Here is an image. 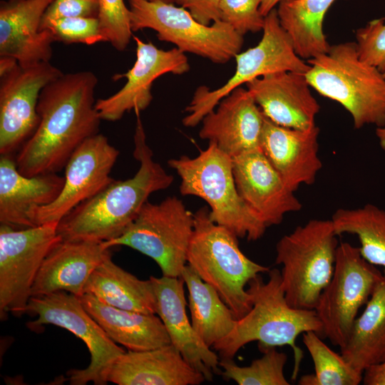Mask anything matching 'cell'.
Wrapping results in <instances>:
<instances>
[{
    "label": "cell",
    "instance_id": "1",
    "mask_svg": "<svg viewBox=\"0 0 385 385\" xmlns=\"http://www.w3.org/2000/svg\"><path fill=\"white\" fill-rule=\"evenodd\" d=\"M97 84L93 72L81 71L63 73L42 89L38 125L16 157L20 173L28 177L58 173L86 140L99 133Z\"/></svg>",
    "mask_w": 385,
    "mask_h": 385
},
{
    "label": "cell",
    "instance_id": "2",
    "mask_svg": "<svg viewBox=\"0 0 385 385\" xmlns=\"http://www.w3.org/2000/svg\"><path fill=\"white\" fill-rule=\"evenodd\" d=\"M137 116L133 151L140 163L137 173L127 180H113L66 215L57 226L63 240L107 242L120 237L148 197L173 183V177L153 160L139 114Z\"/></svg>",
    "mask_w": 385,
    "mask_h": 385
},
{
    "label": "cell",
    "instance_id": "3",
    "mask_svg": "<svg viewBox=\"0 0 385 385\" xmlns=\"http://www.w3.org/2000/svg\"><path fill=\"white\" fill-rule=\"evenodd\" d=\"M267 273L266 282L260 274L250 281L247 290L252 308L236 320L232 332L212 349L221 358L233 359L242 347L252 342H257L260 350L289 346L294 355V377L303 356L296 344L297 337L309 331L322 337L323 326L314 309H296L288 304L280 271L270 269Z\"/></svg>",
    "mask_w": 385,
    "mask_h": 385
},
{
    "label": "cell",
    "instance_id": "4",
    "mask_svg": "<svg viewBox=\"0 0 385 385\" xmlns=\"http://www.w3.org/2000/svg\"><path fill=\"white\" fill-rule=\"evenodd\" d=\"M312 88L338 102L351 115L354 127L385 126V77L361 60L355 42L330 45L326 53L307 60Z\"/></svg>",
    "mask_w": 385,
    "mask_h": 385
},
{
    "label": "cell",
    "instance_id": "5",
    "mask_svg": "<svg viewBox=\"0 0 385 385\" xmlns=\"http://www.w3.org/2000/svg\"><path fill=\"white\" fill-rule=\"evenodd\" d=\"M187 263L217 291L237 319L252 308L246 285L270 270L248 258L240 249L238 237L215 223L206 206L194 213V229L187 252Z\"/></svg>",
    "mask_w": 385,
    "mask_h": 385
},
{
    "label": "cell",
    "instance_id": "6",
    "mask_svg": "<svg viewBox=\"0 0 385 385\" xmlns=\"http://www.w3.org/2000/svg\"><path fill=\"white\" fill-rule=\"evenodd\" d=\"M168 163L180 178V193L204 200L215 223L248 241L263 237L267 227L240 195L232 158L215 143L209 142L207 148L195 158L182 155Z\"/></svg>",
    "mask_w": 385,
    "mask_h": 385
},
{
    "label": "cell",
    "instance_id": "7",
    "mask_svg": "<svg viewBox=\"0 0 385 385\" xmlns=\"http://www.w3.org/2000/svg\"><path fill=\"white\" fill-rule=\"evenodd\" d=\"M337 236L331 219H313L277 242L275 263L282 266V287L293 308L315 309L333 275Z\"/></svg>",
    "mask_w": 385,
    "mask_h": 385
},
{
    "label": "cell",
    "instance_id": "8",
    "mask_svg": "<svg viewBox=\"0 0 385 385\" xmlns=\"http://www.w3.org/2000/svg\"><path fill=\"white\" fill-rule=\"evenodd\" d=\"M133 32L150 29L159 40L173 43L213 63H225L239 53L244 36L219 20L204 25L185 9L162 1L128 0Z\"/></svg>",
    "mask_w": 385,
    "mask_h": 385
},
{
    "label": "cell",
    "instance_id": "9",
    "mask_svg": "<svg viewBox=\"0 0 385 385\" xmlns=\"http://www.w3.org/2000/svg\"><path fill=\"white\" fill-rule=\"evenodd\" d=\"M193 229L194 214L171 196L159 203L148 200L120 237L103 244L130 247L153 259L163 276L180 277Z\"/></svg>",
    "mask_w": 385,
    "mask_h": 385
},
{
    "label": "cell",
    "instance_id": "10",
    "mask_svg": "<svg viewBox=\"0 0 385 385\" xmlns=\"http://www.w3.org/2000/svg\"><path fill=\"white\" fill-rule=\"evenodd\" d=\"M262 31V37L255 46L235 56V71L225 84L215 90L205 86L196 89L185 108V126L197 125L223 98L255 78L282 71L305 73L309 69V65L297 54L288 34L281 26L277 9L265 17Z\"/></svg>",
    "mask_w": 385,
    "mask_h": 385
},
{
    "label": "cell",
    "instance_id": "11",
    "mask_svg": "<svg viewBox=\"0 0 385 385\" xmlns=\"http://www.w3.org/2000/svg\"><path fill=\"white\" fill-rule=\"evenodd\" d=\"M25 314L37 317L28 323L33 329L46 324H53L71 332L87 346L91 362L83 369L68 372L72 385H85L93 382L105 385L115 361L125 351L113 342L88 314L79 298L64 291L44 295L32 296Z\"/></svg>",
    "mask_w": 385,
    "mask_h": 385
},
{
    "label": "cell",
    "instance_id": "12",
    "mask_svg": "<svg viewBox=\"0 0 385 385\" xmlns=\"http://www.w3.org/2000/svg\"><path fill=\"white\" fill-rule=\"evenodd\" d=\"M383 274L349 242L338 245L332 279L314 309L324 337L339 348L346 341L359 309L371 296Z\"/></svg>",
    "mask_w": 385,
    "mask_h": 385
},
{
    "label": "cell",
    "instance_id": "13",
    "mask_svg": "<svg viewBox=\"0 0 385 385\" xmlns=\"http://www.w3.org/2000/svg\"><path fill=\"white\" fill-rule=\"evenodd\" d=\"M58 223L15 229L0 225V316L25 314L38 270L49 251L62 240Z\"/></svg>",
    "mask_w": 385,
    "mask_h": 385
},
{
    "label": "cell",
    "instance_id": "14",
    "mask_svg": "<svg viewBox=\"0 0 385 385\" xmlns=\"http://www.w3.org/2000/svg\"><path fill=\"white\" fill-rule=\"evenodd\" d=\"M63 73L48 62L21 66L0 76V154L12 155L36 130L42 89Z\"/></svg>",
    "mask_w": 385,
    "mask_h": 385
},
{
    "label": "cell",
    "instance_id": "15",
    "mask_svg": "<svg viewBox=\"0 0 385 385\" xmlns=\"http://www.w3.org/2000/svg\"><path fill=\"white\" fill-rule=\"evenodd\" d=\"M119 153L103 134L86 140L64 168V184L58 196L34 211V225L58 224L76 207L104 189L114 180L110 174Z\"/></svg>",
    "mask_w": 385,
    "mask_h": 385
},
{
    "label": "cell",
    "instance_id": "16",
    "mask_svg": "<svg viewBox=\"0 0 385 385\" xmlns=\"http://www.w3.org/2000/svg\"><path fill=\"white\" fill-rule=\"evenodd\" d=\"M133 39L136 43L133 66L127 72L113 76L115 81L126 78L125 83L112 96L96 101L101 120L116 121L131 111L140 114L153 101L152 86L158 78L168 73L180 75L190 70L188 57L178 48L165 51L137 36Z\"/></svg>",
    "mask_w": 385,
    "mask_h": 385
},
{
    "label": "cell",
    "instance_id": "17",
    "mask_svg": "<svg viewBox=\"0 0 385 385\" xmlns=\"http://www.w3.org/2000/svg\"><path fill=\"white\" fill-rule=\"evenodd\" d=\"M232 160L237 191L267 227L280 224L284 215L301 210L302 204L269 162L261 149Z\"/></svg>",
    "mask_w": 385,
    "mask_h": 385
},
{
    "label": "cell",
    "instance_id": "18",
    "mask_svg": "<svg viewBox=\"0 0 385 385\" xmlns=\"http://www.w3.org/2000/svg\"><path fill=\"white\" fill-rule=\"evenodd\" d=\"M202 120L199 136L232 158L260 148L265 115L247 88L238 87Z\"/></svg>",
    "mask_w": 385,
    "mask_h": 385
},
{
    "label": "cell",
    "instance_id": "19",
    "mask_svg": "<svg viewBox=\"0 0 385 385\" xmlns=\"http://www.w3.org/2000/svg\"><path fill=\"white\" fill-rule=\"evenodd\" d=\"M245 85L263 114L274 123L296 129L316 125L320 106L311 92L304 73H274Z\"/></svg>",
    "mask_w": 385,
    "mask_h": 385
},
{
    "label": "cell",
    "instance_id": "20",
    "mask_svg": "<svg viewBox=\"0 0 385 385\" xmlns=\"http://www.w3.org/2000/svg\"><path fill=\"white\" fill-rule=\"evenodd\" d=\"M319 128L296 129L277 125L265 115L260 149L284 183L294 192L312 185L322 168Z\"/></svg>",
    "mask_w": 385,
    "mask_h": 385
},
{
    "label": "cell",
    "instance_id": "21",
    "mask_svg": "<svg viewBox=\"0 0 385 385\" xmlns=\"http://www.w3.org/2000/svg\"><path fill=\"white\" fill-rule=\"evenodd\" d=\"M155 292L156 314L163 322L170 343L185 361L206 381L220 374L219 358L200 338L186 313L184 279L182 277H150Z\"/></svg>",
    "mask_w": 385,
    "mask_h": 385
},
{
    "label": "cell",
    "instance_id": "22",
    "mask_svg": "<svg viewBox=\"0 0 385 385\" xmlns=\"http://www.w3.org/2000/svg\"><path fill=\"white\" fill-rule=\"evenodd\" d=\"M53 0H7L0 4V56L16 58L21 66L50 61L55 41L40 30L43 16Z\"/></svg>",
    "mask_w": 385,
    "mask_h": 385
},
{
    "label": "cell",
    "instance_id": "23",
    "mask_svg": "<svg viewBox=\"0 0 385 385\" xmlns=\"http://www.w3.org/2000/svg\"><path fill=\"white\" fill-rule=\"evenodd\" d=\"M110 249L103 242L61 240L45 257L35 279L31 297L58 291L81 297L92 272L111 254Z\"/></svg>",
    "mask_w": 385,
    "mask_h": 385
},
{
    "label": "cell",
    "instance_id": "24",
    "mask_svg": "<svg viewBox=\"0 0 385 385\" xmlns=\"http://www.w3.org/2000/svg\"><path fill=\"white\" fill-rule=\"evenodd\" d=\"M64 176L57 173L25 176L12 155L0 157V224L15 229L35 227L32 214L60 194Z\"/></svg>",
    "mask_w": 385,
    "mask_h": 385
},
{
    "label": "cell",
    "instance_id": "25",
    "mask_svg": "<svg viewBox=\"0 0 385 385\" xmlns=\"http://www.w3.org/2000/svg\"><path fill=\"white\" fill-rule=\"evenodd\" d=\"M205 381L172 344L124 352L107 377L108 382L118 385H198Z\"/></svg>",
    "mask_w": 385,
    "mask_h": 385
},
{
    "label": "cell",
    "instance_id": "26",
    "mask_svg": "<svg viewBox=\"0 0 385 385\" xmlns=\"http://www.w3.org/2000/svg\"><path fill=\"white\" fill-rule=\"evenodd\" d=\"M78 298L108 336L128 350H148L171 344L163 322L155 314L117 308L89 294Z\"/></svg>",
    "mask_w": 385,
    "mask_h": 385
},
{
    "label": "cell",
    "instance_id": "27",
    "mask_svg": "<svg viewBox=\"0 0 385 385\" xmlns=\"http://www.w3.org/2000/svg\"><path fill=\"white\" fill-rule=\"evenodd\" d=\"M123 309L155 314L157 302L151 280H141L125 271L108 255L94 270L84 287V293Z\"/></svg>",
    "mask_w": 385,
    "mask_h": 385
},
{
    "label": "cell",
    "instance_id": "28",
    "mask_svg": "<svg viewBox=\"0 0 385 385\" xmlns=\"http://www.w3.org/2000/svg\"><path fill=\"white\" fill-rule=\"evenodd\" d=\"M343 357L358 371L385 361V278L376 284L340 347Z\"/></svg>",
    "mask_w": 385,
    "mask_h": 385
},
{
    "label": "cell",
    "instance_id": "29",
    "mask_svg": "<svg viewBox=\"0 0 385 385\" xmlns=\"http://www.w3.org/2000/svg\"><path fill=\"white\" fill-rule=\"evenodd\" d=\"M180 277L188 290L192 327L204 343L212 348L232 332L237 319L217 291L190 265L185 266Z\"/></svg>",
    "mask_w": 385,
    "mask_h": 385
},
{
    "label": "cell",
    "instance_id": "30",
    "mask_svg": "<svg viewBox=\"0 0 385 385\" xmlns=\"http://www.w3.org/2000/svg\"><path fill=\"white\" fill-rule=\"evenodd\" d=\"M336 0H282L277 4L279 23L297 54L309 59L326 53L329 44L323 30L324 16Z\"/></svg>",
    "mask_w": 385,
    "mask_h": 385
},
{
    "label": "cell",
    "instance_id": "31",
    "mask_svg": "<svg viewBox=\"0 0 385 385\" xmlns=\"http://www.w3.org/2000/svg\"><path fill=\"white\" fill-rule=\"evenodd\" d=\"M331 220L337 235L351 234L358 237L361 257L383 268L385 278V210L373 204L356 208H340Z\"/></svg>",
    "mask_w": 385,
    "mask_h": 385
},
{
    "label": "cell",
    "instance_id": "32",
    "mask_svg": "<svg viewBox=\"0 0 385 385\" xmlns=\"http://www.w3.org/2000/svg\"><path fill=\"white\" fill-rule=\"evenodd\" d=\"M302 342L309 351L314 372L301 376L299 385H359L363 373L356 370L340 354L329 348L313 331L302 334Z\"/></svg>",
    "mask_w": 385,
    "mask_h": 385
},
{
    "label": "cell",
    "instance_id": "33",
    "mask_svg": "<svg viewBox=\"0 0 385 385\" xmlns=\"http://www.w3.org/2000/svg\"><path fill=\"white\" fill-rule=\"evenodd\" d=\"M260 351L262 356L246 366L237 365L233 359L221 358L220 374L225 379L232 380L238 385H289L284 373L287 354L278 351L276 347Z\"/></svg>",
    "mask_w": 385,
    "mask_h": 385
},
{
    "label": "cell",
    "instance_id": "34",
    "mask_svg": "<svg viewBox=\"0 0 385 385\" xmlns=\"http://www.w3.org/2000/svg\"><path fill=\"white\" fill-rule=\"evenodd\" d=\"M98 19L103 36L115 49L124 51L133 37L129 8L123 0H98Z\"/></svg>",
    "mask_w": 385,
    "mask_h": 385
},
{
    "label": "cell",
    "instance_id": "35",
    "mask_svg": "<svg viewBox=\"0 0 385 385\" xmlns=\"http://www.w3.org/2000/svg\"><path fill=\"white\" fill-rule=\"evenodd\" d=\"M49 30L55 41L65 44L93 45L106 42L96 17L63 18L41 21L40 30Z\"/></svg>",
    "mask_w": 385,
    "mask_h": 385
},
{
    "label": "cell",
    "instance_id": "36",
    "mask_svg": "<svg viewBox=\"0 0 385 385\" xmlns=\"http://www.w3.org/2000/svg\"><path fill=\"white\" fill-rule=\"evenodd\" d=\"M261 0H221L220 20L244 36L262 31L265 17L260 11Z\"/></svg>",
    "mask_w": 385,
    "mask_h": 385
},
{
    "label": "cell",
    "instance_id": "37",
    "mask_svg": "<svg viewBox=\"0 0 385 385\" xmlns=\"http://www.w3.org/2000/svg\"><path fill=\"white\" fill-rule=\"evenodd\" d=\"M355 43L361 60L382 73L385 69V17L358 29Z\"/></svg>",
    "mask_w": 385,
    "mask_h": 385
},
{
    "label": "cell",
    "instance_id": "38",
    "mask_svg": "<svg viewBox=\"0 0 385 385\" xmlns=\"http://www.w3.org/2000/svg\"><path fill=\"white\" fill-rule=\"evenodd\" d=\"M98 0H53L46 10L41 21L63 18H98Z\"/></svg>",
    "mask_w": 385,
    "mask_h": 385
},
{
    "label": "cell",
    "instance_id": "39",
    "mask_svg": "<svg viewBox=\"0 0 385 385\" xmlns=\"http://www.w3.org/2000/svg\"><path fill=\"white\" fill-rule=\"evenodd\" d=\"M221 0H175V4L188 10L194 19L204 25L220 20Z\"/></svg>",
    "mask_w": 385,
    "mask_h": 385
},
{
    "label": "cell",
    "instance_id": "40",
    "mask_svg": "<svg viewBox=\"0 0 385 385\" xmlns=\"http://www.w3.org/2000/svg\"><path fill=\"white\" fill-rule=\"evenodd\" d=\"M362 382L364 385H385V361L366 369Z\"/></svg>",
    "mask_w": 385,
    "mask_h": 385
},
{
    "label": "cell",
    "instance_id": "41",
    "mask_svg": "<svg viewBox=\"0 0 385 385\" xmlns=\"http://www.w3.org/2000/svg\"><path fill=\"white\" fill-rule=\"evenodd\" d=\"M19 64L18 61L11 56H0V76L12 71Z\"/></svg>",
    "mask_w": 385,
    "mask_h": 385
},
{
    "label": "cell",
    "instance_id": "42",
    "mask_svg": "<svg viewBox=\"0 0 385 385\" xmlns=\"http://www.w3.org/2000/svg\"><path fill=\"white\" fill-rule=\"evenodd\" d=\"M282 0H261L260 11L266 16Z\"/></svg>",
    "mask_w": 385,
    "mask_h": 385
},
{
    "label": "cell",
    "instance_id": "43",
    "mask_svg": "<svg viewBox=\"0 0 385 385\" xmlns=\"http://www.w3.org/2000/svg\"><path fill=\"white\" fill-rule=\"evenodd\" d=\"M382 73L385 77V69ZM376 135L379 140L381 148L385 151V126L382 128H376Z\"/></svg>",
    "mask_w": 385,
    "mask_h": 385
},
{
    "label": "cell",
    "instance_id": "44",
    "mask_svg": "<svg viewBox=\"0 0 385 385\" xmlns=\"http://www.w3.org/2000/svg\"><path fill=\"white\" fill-rule=\"evenodd\" d=\"M151 1H162L168 4H175V0H148Z\"/></svg>",
    "mask_w": 385,
    "mask_h": 385
}]
</instances>
